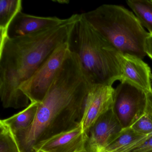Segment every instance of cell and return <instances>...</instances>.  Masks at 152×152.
<instances>
[{"instance_id": "cell-20", "label": "cell", "mask_w": 152, "mask_h": 152, "mask_svg": "<svg viewBox=\"0 0 152 152\" xmlns=\"http://www.w3.org/2000/svg\"><path fill=\"white\" fill-rule=\"evenodd\" d=\"M147 107L152 113V91L147 93Z\"/></svg>"}, {"instance_id": "cell-17", "label": "cell", "mask_w": 152, "mask_h": 152, "mask_svg": "<svg viewBox=\"0 0 152 152\" xmlns=\"http://www.w3.org/2000/svg\"><path fill=\"white\" fill-rule=\"evenodd\" d=\"M129 128L141 135L152 134V113L147 107L145 113Z\"/></svg>"}, {"instance_id": "cell-7", "label": "cell", "mask_w": 152, "mask_h": 152, "mask_svg": "<svg viewBox=\"0 0 152 152\" xmlns=\"http://www.w3.org/2000/svg\"><path fill=\"white\" fill-rule=\"evenodd\" d=\"M114 92L113 85H92L85 99L80 121L83 132L88 134L98 118L112 109Z\"/></svg>"}, {"instance_id": "cell-19", "label": "cell", "mask_w": 152, "mask_h": 152, "mask_svg": "<svg viewBox=\"0 0 152 152\" xmlns=\"http://www.w3.org/2000/svg\"><path fill=\"white\" fill-rule=\"evenodd\" d=\"M145 51L147 55L152 60V35L151 34L146 41Z\"/></svg>"}, {"instance_id": "cell-10", "label": "cell", "mask_w": 152, "mask_h": 152, "mask_svg": "<svg viewBox=\"0 0 152 152\" xmlns=\"http://www.w3.org/2000/svg\"><path fill=\"white\" fill-rule=\"evenodd\" d=\"M121 66V82H126L146 93L152 91L151 69L142 59L130 55H122Z\"/></svg>"}, {"instance_id": "cell-4", "label": "cell", "mask_w": 152, "mask_h": 152, "mask_svg": "<svg viewBox=\"0 0 152 152\" xmlns=\"http://www.w3.org/2000/svg\"><path fill=\"white\" fill-rule=\"evenodd\" d=\"M83 15L122 55L141 59L147 56L145 44L150 34L131 11L122 6L104 4Z\"/></svg>"}, {"instance_id": "cell-16", "label": "cell", "mask_w": 152, "mask_h": 152, "mask_svg": "<svg viewBox=\"0 0 152 152\" xmlns=\"http://www.w3.org/2000/svg\"><path fill=\"white\" fill-rule=\"evenodd\" d=\"M0 152H22L16 135L2 120L0 121Z\"/></svg>"}, {"instance_id": "cell-8", "label": "cell", "mask_w": 152, "mask_h": 152, "mask_svg": "<svg viewBox=\"0 0 152 152\" xmlns=\"http://www.w3.org/2000/svg\"><path fill=\"white\" fill-rule=\"evenodd\" d=\"M88 140V134L83 132L80 124L37 143L32 152H87Z\"/></svg>"}, {"instance_id": "cell-21", "label": "cell", "mask_w": 152, "mask_h": 152, "mask_svg": "<svg viewBox=\"0 0 152 152\" xmlns=\"http://www.w3.org/2000/svg\"><path fill=\"white\" fill-rule=\"evenodd\" d=\"M151 81H152V74L151 75Z\"/></svg>"}, {"instance_id": "cell-12", "label": "cell", "mask_w": 152, "mask_h": 152, "mask_svg": "<svg viewBox=\"0 0 152 152\" xmlns=\"http://www.w3.org/2000/svg\"><path fill=\"white\" fill-rule=\"evenodd\" d=\"M152 135H141L131 128L124 129L99 152H129L142 145Z\"/></svg>"}, {"instance_id": "cell-13", "label": "cell", "mask_w": 152, "mask_h": 152, "mask_svg": "<svg viewBox=\"0 0 152 152\" xmlns=\"http://www.w3.org/2000/svg\"><path fill=\"white\" fill-rule=\"evenodd\" d=\"M22 10L21 0L0 1V48L4 46L10 38V26Z\"/></svg>"}, {"instance_id": "cell-15", "label": "cell", "mask_w": 152, "mask_h": 152, "mask_svg": "<svg viewBox=\"0 0 152 152\" xmlns=\"http://www.w3.org/2000/svg\"><path fill=\"white\" fill-rule=\"evenodd\" d=\"M126 3L134 12L141 26L145 27L152 35V0H129Z\"/></svg>"}, {"instance_id": "cell-18", "label": "cell", "mask_w": 152, "mask_h": 152, "mask_svg": "<svg viewBox=\"0 0 152 152\" xmlns=\"http://www.w3.org/2000/svg\"><path fill=\"white\" fill-rule=\"evenodd\" d=\"M129 152H152V135L142 145Z\"/></svg>"}, {"instance_id": "cell-1", "label": "cell", "mask_w": 152, "mask_h": 152, "mask_svg": "<svg viewBox=\"0 0 152 152\" xmlns=\"http://www.w3.org/2000/svg\"><path fill=\"white\" fill-rule=\"evenodd\" d=\"M92 85L78 56L71 51L39 103L32 125L16 135L22 152H32L37 143L80 125Z\"/></svg>"}, {"instance_id": "cell-9", "label": "cell", "mask_w": 152, "mask_h": 152, "mask_svg": "<svg viewBox=\"0 0 152 152\" xmlns=\"http://www.w3.org/2000/svg\"><path fill=\"white\" fill-rule=\"evenodd\" d=\"M112 109L102 115L88 133L87 152H99L123 130Z\"/></svg>"}, {"instance_id": "cell-6", "label": "cell", "mask_w": 152, "mask_h": 152, "mask_svg": "<svg viewBox=\"0 0 152 152\" xmlns=\"http://www.w3.org/2000/svg\"><path fill=\"white\" fill-rule=\"evenodd\" d=\"M147 107V93L126 82L115 89L112 110L123 129L130 128L145 113Z\"/></svg>"}, {"instance_id": "cell-14", "label": "cell", "mask_w": 152, "mask_h": 152, "mask_svg": "<svg viewBox=\"0 0 152 152\" xmlns=\"http://www.w3.org/2000/svg\"><path fill=\"white\" fill-rule=\"evenodd\" d=\"M39 103H31L21 112L9 118L2 120L16 134L30 128L34 122L38 111Z\"/></svg>"}, {"instance_id": "cell-11", "label": "cell", "mask_w": 152, "mask_h": 152, "mask_svg": "<svg viewBox=\"0 0 152 152\" xmlns=\"http://www.w3.org/2000/svg\"><path fill=\"white\" fill-rule=\"evenodd\" d=\"M65 19L56 17H39L20 12L9 29L10 38L21 37L59 25Z\"/></svg>"}, {"instance_id": "cell-3", "label": "cell", "mask_w": 152, "mask_h": 152, "mask_svg": "<svg viewBox=\"0 0 152 152\" xmlns=\"http://www.w3.org/2000/svg\"><path fill=\"white\" fill-rule=\"evenodd\" d=\"M68 43L93 85H113L120 81L122 54L89 23L83 14L72 30Z\"/></svg>"}, {"instance_id": "cell-5", "label": "cell", "mask_w": 152, "mask_h": 152, "mask_svg": "<svg viewBox=\"0 0 152 152\" xmlns=\"http://www.w3.org/2000/svg\"><path fill=\"white\" fill-rule=\"evenodd\" d=\"M70 52L68 42L60 45L31 77L22 83L19 89L28 97L30 103H40L43 100Z\"/></svg>"}, {"instance_id": "cell-2", "label": "cell", "mask_w": 152, "mask_h": 152, "mask_svg": "<svg viewBox=\"0 0 152 152\" xmlns=\"http://www.w3.org/2000/svg\"><path fill=\"white\" fill-rule=\"evenodd\" d=\"M80 17L75 14L55 27L8 39L0 49V96L3 107L17 109L30 104L20 86L58 47L68 42Z\"/></svg>"}]
</instances>
